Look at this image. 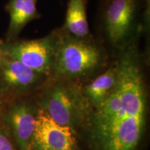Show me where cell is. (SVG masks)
I'll return each instance as SVG.
<instances>
[{
  "label": "cell",
  "instance_id": "6da1fadb",
  "mask_svg": "<svg viewBox=\"0 0 150 150\" xmlns=\"http://www.w3.org/2000/svg\"><path fill=\"white\" fill-rule=\"evenodd\" d=\"M115 86L86 125L91 150H138L145 134L147 95L137 41L116 52Z\"/></svg>",
  "mask_w": 150,
  "mask_h": 150
},
{
  "label": "cell",
  "instance_id": "7a4b0ae2",
  "mask_svg": "<svg viewBox=\"0 0 150 150\" xmlns=\"http://www.w3.org/2000/svg\"><path fill=\"white\" fill-rule=\"evenodd\" d=\"M56 48L52 71L54 79L74 81L89 76L104 67L109 53L100 39L73 36L56 29Z\"/></svg>",
  "mask_w": 150,
  "mask_h": 150
},
{
  "label": "cell",
  "instance_id": "3957f363",
  "mask_svg": "<svg viewBox=\"0 0 150 150\" xmlns=\"http://www.w3.org/2000/svg\"><path fill=\"white\" fill-rule=\"evenodd\" d=\"M97 13L105 42L116 52L149 31L150 0H99Z\"/></svg>",
  "mask_w": 150,
  "mask_h": 150
},
{
  "label": "cell",
  "instance_id": "277c9868",
  "mask_svg": "<svg viewBox=\"0 0 150 150\" xmlns=\"http://www.w3.org/2000/svg\"><path fill=\"white\" fill-rule=\"evenodd\" d=\"M39 108L60 125L76 129L86 125L91 108L73 81L54 79L39 99Z\"/></svg>",
  "mask_w": 150,
  "mask_h": 150
},
{
  "label": "cell",
  "instance_id": "5b68a950",
  "mask_svg": "<svg viewBox=\"0 0 150 150\" xmlns=\"http://www.w3.org/2000/svg\"><path fill=\"white\" fill-rule=\"evenodd\" d=\"M56 37L55 29L40 38L3 44V52L35 72L50 76L54 64Z\"/></svg>",
  "mask_w": 150,
  "mask_h": 150
},
{
  "label": "cell",
  "instance_id": "8992f818",
  "mask_svg": "<svg viewBox=\"0 0 150 150\" xmlns=\"http://www.w3.org/2000/svg\"><path fill=\"white\" fill-rule=\"evenodd\" d=\"M31 150H79L76 131L57 123L39 108Z\"/></svg>",
  "mask_w": 150,
  "mask_h": 150
},
{
  "label": "cell",
  "instance_id": "52a82bcc",
  "mask_svg": "<svg viewBox=\"0 0 150 150\" xmlns=\"http://www.w3.org/2000/svg\"><path fill=\"white\" fill-rule=\"evenodd\" d=\"M39 108L27 101L12 104L5 114V124L18 150H31V141Z\"/></svg>",
  "mask_w": 150,
  "mask_h": 150
},
{
  "label": "cell",
  "instance_id": "ba28073f",
  "mask_svg": "<svg viewBox=\"0 0 150 150\" xmlns=\"http://www.w3.org/2000/svg\"><path fill=\"white\" fill-rule=\"evenodd\" d=\"M45 76L4 54L0 57V86L5 93L20 94L31 91Z\"/></svg>",
  "mask_w": 150,
  "mask_h": 150
},
{
  "label": "cell",
  "instance_id": "9c48e42d",
  "mask_svg": "<svg viewBox=\"0 0 150 150\" xmlns=\"http://www.w3.org/2000/svg\"><path fill=\"white\" fill-rule=\"evenodd\" d=\"M38 0H8L6 11L10 17L7 37L14 40L26 25L41 18L37 8Z\"/></svg>",
  "mask_w": 150,
  "mask_h": 150
},
{
  "label": "cell",
  "instance_id": "30bf717a",
  "mask_svg": "<svg viewBox=\"0 0 150 150\" xmlns=\"http://www.w3.org/2000/svg\"><path fill=\"white\" fill-rule=\"evenodd\" d=\"M117 75V67L115 61L102 74L82 88V93L91 110L98 108L106 100L115 86Z\"/></svg>",
  "mask_w": 150,
  "mask_h": 150
},
{
  "label": "cell",
  "instance_id": "8fae6325",
  "mask_svg": "<svg viewBox=\"0 0 150 150\" xmlns=\"http://www.w3.org/2000/svg\"><path fill=\"white\" fill-rule=\"evenodd\" d=\"M88 0H69L67 5L63 31L78 38L92 36L88 22L87 7Z\"/></svg>",
  "mask_w": 150,
  "mask_h": 150
},
{
  "label": "cell",
  "instance_id": "7c38bea8",
  "mask_svg": "<svg viewBox=\"0 0 150 150\" xmlns=\"http://www.w3.org/2000/svg\"><path fill=\"white\" fill-rule=\"evenodd\" d=\"M0 150H18L13 141L0 129Z\"/></svg>",
  "mask_w": 150,
  "mask_h": 150
},
{
  "label": "cell",
  "instance_id": "4fadbf2b",
  "mask_svg": "<svg viewBox=\"0 0 150 150\" xmlns=\"http://www.w3.org/2000/svg\"><path fill=\"white\" fill-rule=\"evenodd\" d=\"M2 45H3V43H1V44H0V57H1V56H2V54H3Z\"/></svg>",
  "mask_w": 150,
  "mask_h": 150
},
{
  "label": "cell",
  "instance_id": "5bb4252c",
  "mask_svg": "<svg viewBox=\"0 0 150 150\" xmlns=\"http://www.w3.org/2000/svg\"><path fill=\"white\" fill-rule=\"evenodd\" d=\"M0 116H1V103H0Z\"/></svg>",
  "mask_w": 150,
  "mask_h": 150
},
{
  "label": "cell",
  "instance_id": "9a60e30c",
  "mask_svg": "<svg viewBox=\"0 0 150 150\" xmlns=\"http://www.w3.org/2000/svg\"><path fill=\"white\" fill-rule=\"evenodd\" d=\"M1 43H2V42H1V40H0V44H1Z\"/></svg>",
  "mask_w": 150,
  "mask_h": 150
}]
</instances>
